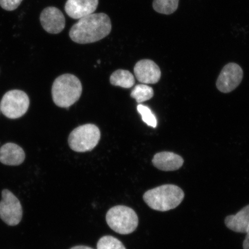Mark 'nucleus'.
Wrapping results in <instances>:
<instances>
[{
  "label": "nucleus",
  "mask_w": 249,
  "mask_h": 249,
  "mask_svg": "<svg viewBox=\"0 0 249 249\" xmlns=\"http://www.w3.org/2000/svg\"><path fill=\"white\" fill-rule=\"evenodd\" d=\"M111 31V20L107 15L92 14L80 18L74 24L70 31V36L74 42L87 44L105 38Z\"/></svg>",
  "instance_id": "nucleus-1"
},
{
  "label": "nucleus",
  "mask_w": 249,
  "mask_h": 249,
  "mask_svg": "<svg viewBox=\"0 0 249 249\" xmlns=\"http://www.w3.org/2000/svg\"><path fill=\"white\" fill-rule=\"evenodd\" d=\"M184 197V192L179 187L167 184L149 190L143 195V200L151 209L166 212L175 209Z\"/></svg>",
  "instance_id": "nucleus-2"
},
{
  "label": "nucleus",
  "mask_w": 249,
  "mask_h": 249,
  "mask_svg": "<svg viewBox=\"0 0 249 249\" xmlns=\"http://www.w3.org/2000/svg\"><path fill=\"white\" fill-rule=\"evenodd\" d=\"M82 93V83L76 76L71 74H64L56 78L52 86L53 100L61 108H68L75 104Z\"/></svg>",
  "instance_id": "nucleus-3"
},
{
  "label": "nucleus",
  "mask_w": 249,
  "mask_h": 249,
  "mask_svg": "<svg viewBox=\"0 0 249 249\" xmlns=\"http://www.w3.org/2000/svg\"><path fill=\"white\" fill-rule=\"evenodd\" d=\"M106 220L110 228L116 232L127 235L135 231L139 225V218L131 208L117 205L110 208Z\"/></svg>",
  "instance_id": "nucleus-4"
},
{
  "label": "nucleus",
  "mask_w": 249,
  "mask_h": 249,
  "mask_svg": "<svg viewBox=\"0 0 249 249\" xmlns=\"http://www.w3.org/2000/svg\"><path fill=\"white\" fill-rule=\"evenodd\" d=\"M101 139V132L95 124H83L74 129L68 139L70 148L77 152L92 150Z\"/></svg>",
  "instance_id": "nucleus-5"
},
{
  "label": "nucleus",
  "mask_w": 249,
  "mask_h": 249,
  "mask_svg": "<svg viewBox=\"0 0 249 249\" xmlns=\"http://www.w3.org/2000/svg\"><path fill=\"white\" fill-rule=\"evenodd\" d=\"M30 99L23 91L11 90L3 96L0 107L5 117L10 119H17L24 116L29 109Z\"/></svg>",
  "instance_id": "nucleus-6"
},
{
  "label": "nucleus",
  "mask_w": 249,
  "mask_h": 249,
  "mask_svg": "<svg viewBox=\"0 0 249 249\" xmlns=\"http://www.w3.org/2000/svg\"><path fill=\"white\" fill-rule=\"evenodd\" d=\"M22 216V207L18 199L8 190H3L0 218L8 225L14 226L20 222Z\"/></svg>",
  "instance_id": "nucleus-7"
},
{
  "label": "nucleus",
  "mask_w": 249,
  "mask_h": 249,
  "mask_svg": "<svg viewBox=\"0 0 249 249\" xmlns=\"http://www.w3.org/2000/svg\"><path fill=\"white\" fill-rule=\"evenodd\" d=\"M244 72L239 65L229 63L223 68L216 82L220 91L229 93L233 91L242 82Z\"/></svg>",
  "instance_id": "nucleus-8"
},
{
  "label": "nucleus",
  "mask_w": 249,
  "mask_h": 249,
  "mask_svg": "<svg viewBox=\"0 0 249 249\" xmlns=\"http://www.w3.org/2000/svg\"><path fill=\"white\" fill-rule=\"evenodd\" d=\"M40 21L43 29L50 34L60 33L65 27L64 14L60 9L54 7L43 9L40 16Z\"/></svg>",
  "instance_id": "nucleus-9"
},
{
  "label": "nucleus",
  "mask_w": 249,
  "mask_h": 249,
  "mask_svg": "<svg viewBox=\"0 0 249 249\" xmlns=\"http://www.w3.org/2000/svg\"><path fill=\"white\" fill-rule=\"evenodd\" d=\"M134 73L139 82L144 84L157 83L161 77L160 67L155 62L148 59L137 62Z\"/></svg>",
  "instance_id": "nucleus-10"
},
{
  "label": "nucleus",
  "mask_w": 249,
  "mask_h": 249,
  "mask_svg": "<svg viewBox=\"0 0 249 249\" xmlns=\"http://www.w3.org/2000/svg\"><path fill=\"white\" fill-rule=\"evenodd\" d=\"M98 3V0H68L65 10L71 18L79 20L92 14L97 8Z\"/></svg>",
  "instance_id": "nucleus-11"
},
{
  "label": "nucleus",
  "mask_w": 249,
  "mask_h": 249,
  "mask_svg": "<svg viewBox=\"0 0 249 249\" xmlns=\"http://www.w3.org/2000/svg\"><path fill=\"white\" fill-rule=\"evenodd\" d=\"M183 160L179 155L170 152H161L155 154L152 163L155 167L164 171H175L182 166Z\"/></svg>",
  "instance_id": "nucleus-12"
},
{
  "label": "nucleus",
  "mask_w": 249,
  "mask_h": 249,
  "mask_svg": "<svg viewBox=\"0 0 249 249\" xmlns=\"http://www.w3.org/2000/svg\"><path fill=\"white\" fill-rule=\"evenodd\" d=\"M24 151L20 146L9 142L0 148V162L8 166H18L25 160Z\"/></svg>",
  "instance_id": "nucleus-13"
},
{
  "label": "nucleus",
  "mask_w": 249,
  "mask_h": 249,
  "mask_svg": "<svg viewBox=\"0 0 249 249\" xmlns=\"http://www.w3.org/2000/svg\"><path fill=\"white\" fill-rule=\"evenodd\" d=\"M225 225L227 228L235 232L247 233L249 228V205L237 213L227 216Z\"/></svg>",
  "instance_id": "nucleus-14"
},
{
  "label": "nucleus",
  "mask_w": 249,
  "mask_h": 249,
  "mask_svg": "<svg viewBox=\"0 0 249 249\" xmlns=\"http://www.w3.org/2000/svg\"><path fill=\"white\" fill-rule=\"evenodd\" d=\"M112 85L119 86L124 89H130L135 83V78L129 71L118 70L111 74L110 78Z\"/></svg>",
  "instance_id": "nucleus-15"
},
{
  "label": "nucleus",
  "mask_w": 249,
  "mask_h": 249,
  "mask_svg": "<svg viewBox=\"0 0 249 249\" xmlns=\"http://www.w3.org/2000/svg\"><path fill=\"white\" fill-rule=\"evenodd\" d=\"M154 94V89L152 87L145 85H139L134 87L130 96L140 104L151 99L153 97Z\"/></svg>",
  "instance_id": "nucleus-16"
},
{
  "label": "nucleus",
  "mask_w": 249,
  "mask_h": 249,
  "mask_svg": "<svg viewBox=\"0 0 249 249\" xmlns=\"http://www.w3.org/2000/svg\"><path fill=\"white\" fill-rule=\"evenodd\" d=\"M179 0H154L153 8L161 14L170 15L177 11Z\"/></svg>",
  "instance_id": "nucleus-17"
},
{
  "label": "nucleus",
  "mask_w": 249,
  "mask_h": 249,
  "mask_svg": "<svg viewBox=\"0 0 249 249\" xmlns=\"http://www.w3.org/2000/svg\"><path fill=\"white\" fill-rule=\"evenodd\" d=\"M96 247L97 249H126L122 242L110 235L102 236Z\"/></svg>",
  "instance_id": "nucleus-18"
},
{
  "label": "nucleus",
  "mask_w": 249,
  "mask_h": 249,
  "mask_svg": "<svg viewBox=\"0 0 249 249\" xmlns=\"http://www.w3.org/2000/svg\"><path fill=\"white\" fill-rule=\"evenodd\" d=\"M138 111L142 117V120L148 126L156 127L157 126V120L150 108L146 106L140 104L138 106Z\"/></svg>",
  "instance_id": "nucleus-19"
},
{
  "label": "nucleus",
  "mask_w": 249,
  "mask_h": 249,
  "mask_svg": "<svg viewBox=\"0 0 249 249\" xmlns=\"http://www.w3.org/2000/svg\"><path fill=\"white\" fill-rule=\"evenodd\" d=\"M23 0H0V7L4 10L12 11L17 9Z\"/></svg>",
  "instance_id": "nucleus-20"
},
{
  "label": "nucleus",
  "mask_w": 249,
  "mask_h": 249,
  "mask_svg": "<svg viewBox=\"0 0 249 249\" xmlns=\"http://www.w3.org/2000/svg\"><path fill=\"white\" fill-rule=\"evenodd\" d=\"M246 233H247V236L243 243V248L244 249H249V228Z\"/></svg>",
  "instance_id": "nucleus-21"
},
{
  "label": "nucleus",
  "mask_w": 249,
  "mask_h": 249,
  "mask_svg": "<svg viewBox=\"0 0 249 249\" xmlns=\"http://www.w3.org/2000/svg\"><path fill=\"white\" fill-rule=\"evenodd\" d=\"M70 249H94L90 248L89 247H87V246H76V247L71 248Z\"/></svg>",
  "instance_id": "nucleus-22"
},
{
  "label": "nucleus",
  "mask_w": 249,
  "mask_h": 249,
  "mask_svg": "<svg viewBox=\"0 0 249 249\" xmlns=\"http://www.w3.org/2000/svg\"><path fill=\"white\" fill-rule=\"evenodd\" d=\"M0 111H1V107H0Z\"/></svg>",
  "instance_id": "nucleus-23"
}]
</instances>
